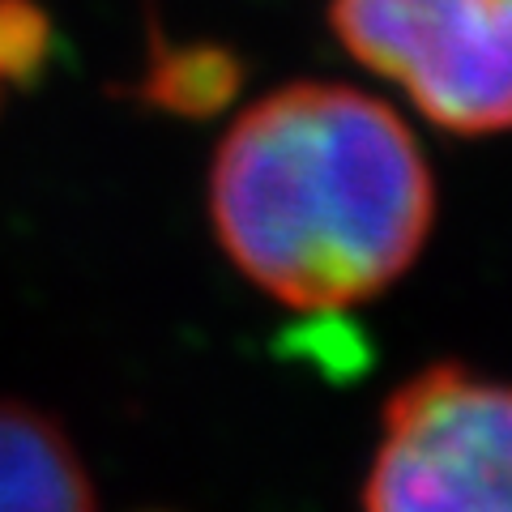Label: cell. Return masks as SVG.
Wrapping results in <instances>:
<instances>
[{
    "label": "cell",
    "mask_w": 512,
    "mask_h": 512,
    "mask_svg": "<svg viewBox=\"0 0 512 512\" xmlns=\"http://www.w3.org/2000/svg\"><path fill=\"white\" fill-rule=\"evenodd\" d=\"M427 158L372 94L295 82L252 103L214 154L210 218L244 274L291 308H355L419 256Z\"/></svg>",
    "instance_id": "obj_1"
},
{
    "label": "cell",
    "mask_w": 512,
    "mask_h": 512,
    "mask_svg": "<svg viewBox=\"0 0 512 512\" xmlns=\"http://www.w3.org/2000/svg\"><path fill=\"white\" fill-rule=\"evenodd\" d=\"M333 30L431 124L512 128V0H333Z\"/></svg>",
    "instance_id": "obj_3"
},
{
    "label": "cell",
    "mask_w": 512,
    "mask_h": 512,
    "mask_svg": "<svg viewBox=\"0 0 512 512\" xmlns=\"http://www.w3.org/2000/svg\"><path fill=\"white\" fill-rule=\"evenodd\" d=\"M0 512H94L73 440L43 410L0 397Z\"/></svg>",
    "instance_id": "obj_4"
},
{
    "label": "cell",
    "mask_w": 512,
    "mask_h": 512,
    "mask_svg": "<svg viewBox=\"0 0 512 512\" xmlns=\"http://www.w3.org/2000/svg\"><path fill=\"white\" fill-rule=\"evenodd\" d=\"M363 512H512V384L427 367L389 397Z\"/></svg>",
    "instance_id": "obj_2"
}]
</instances>
